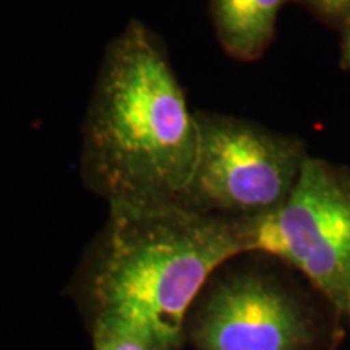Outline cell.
Returning a JSON list of instances; mask_svg holds the SVG:
<instances>
[{"instance_id":"cell-1","label":"cell","mask_w":350,"mask_h":350,"mask_svg":"<svg viewBox=\"0 0 350 350\" xmlns=\"http://www.w3.org/2000/svg\"><path fill=\"white\" fill-rule=\"evenodd\" d=\"M198 152V117L164 44L130 21L100 62L83 125V180L109 206L180 204Z\"/></svg>"},{"instance_id":"cell-2","label":"cell","mask_w":350,"mask_h":350,"mask_svg":"<svg viewBox=\"0 0 350 350\" xmlns=\"http://www.w3.org/2000/svg\"><path fill=\"white\" fill-rule=\"evenodd\" d=\"M248 255L242 219L183 204H113L88 262L91 325L142 332L161 350H180L187 319L222 266Z\"/></svg>"},{"instance_id":"cell-3","label":"cell","mask_w":350,"mask_h":350,"mask_svg":"<svg viewBox=\"0 0 350 350\" xmlns=\"http://www.w3.org/2000/svg\"><path fill=\"white\" fill-rule=\"evenodd\" d=\"M226 266L188 314L185 339L195 350H331L338 314L323 310L326 301L269 269Z\"/></svg>"},{"instance_id":"cell-4","label":"cell","mask_w":350,"mask_h":350,"mask_svg":"<svg viewBox=\"0 0 350 350\" xmlns=\"http://www.w3.org/2000/svg\"><path fill=\"white\" fill-rule=\"evenodd\" d=\"M248 255L300 273L319 299L350 319V169L308 156L286 203L242 219Z\"/></svg>"},{"instance_id":"cell-5","label":"cell","mask_w":350,"mask_h":350,"mask_svg":"<svg viewBox=\"0 0 350 350\" xmlns=\"http://www.w3.org/2000/svg\"><path fill=\"white\" fill-rule=\"evenodd\" d=\"M198 163L182 203L203 214L258 217L286 203L308 159L305 143L256 122L196 112Z\"/></svg>"},{"instance_id":"cell-6","label":"cell","mask_w":350,"mask_h":350,"mask_svg":"<svg viewBox=\"0 0 350 350\" xmlns=\"http://www.w3.org/2000/svg\"><path fill=\"white\" fill-rule=\"evenodd\" d=\"M286 0H211V16L222 49L240 62H253L274 39Z\"/></svg>"},{"instance_id":"cell-7","label":"cell","mask_w":350,"mask_h":350,"mask_svg":"<svg viewBox=\"0 0 350 350\" xmlns=\"http://www.w3.org/2000/svg\"><path fill=\"white\" fill-rule=\"evenodd\" d=\"M93 350H161L142 332L117 325H93Z\"/></svg>"},{"instance_id":"cell-8","label":"cell","mask_w":350,"mask_h":350,"mask_svg":"<svg viewBox=\"0 0 350 350\" xmlns=\"http://www.w3.org/2000/svg\"><path fill=\"white\" fill-rule=\"evenodd\" d=\"M327 25L344 29L350 23V0H300Z\"/></svg>"},{"instance_id":"cell-9","label":"cell","mask_w":350,"mask_h":350,"mask_svg":"<svg viewBox=\"0 0 350 350\" xmlns=\"http://www.w3.org/2000/svg\"><path fill=\"white\" fill-rule=\"evenodd\" d=\"M342 47H340V67L350 70V23L342 29Z\"/></svg>"},{"instance_id":"cell-10","label":"cell","mask_w":350,"mask_h":350,"mask_svg":"<svg viewBox=\"0 0 350 350\" xmlns=\"http://www.w3.org/2000/svg\"><path fill=\"white\" fill-rule=\"evenodd\" d=\"M349 326H350V319H349Z\"/></svg>"}]
</instances>
